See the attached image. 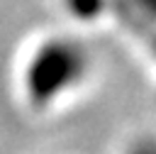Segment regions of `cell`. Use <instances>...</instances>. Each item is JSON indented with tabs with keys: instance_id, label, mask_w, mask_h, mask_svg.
<instances>
[{
	"instance_id": "obj_4",
	"label": "cell",
	"mask_w": 156,
	"mask_h": 154,
	"mask_svg": "<svg viewBox=\"0 0 156 154\" xmlns=\"http://www.w3.org/2000/svg\"><path fill=\"white\" fill-rule=\"evenodd\" d=\"M136 2H139L146 12H154V15H156V0H136Z\"/></svg>"
},
{
	"instance_id": "obj_1",
	"label": "cell",
	"mask_w": 156,
	"mask_h": 154,
	"mask_svg": "<svg viewBox=\"0 0 156 154\" xmlns=\"http://www.w3.org/2000/svg\"><path fill=\"white\" fill-rule=\"evenodd\" d=\"M88 71V54L78 42L51 39L37 49L27 64L24 86L34 105H46L71 86H76Z\"/></svg>"
},
{
	"instance_id": "obj_3",
	"label": "cell",
	"mask_w": 156,
	"mask_h": 154,
	"mask_svg": "<svg viewBox=\"0 0 156 154\" xmlns=\"http://www.w3.org/2000/svg\"><path fill=\"white\" fill-rule=\"evenodd\" d=\"M132 154H156V144H139Z\"/></svg>"
},
{
	"instance_id": "obj_2",
	"label": "cell",
	"mask_w": 156,
	"mask_h": 154,
	"mask_svg": "<svg viewBox=\"0 0 156 154\" xmlns=\"http://www.w3.org/2000/svg\"><path fill=\"white\" fill-rule=\"evenodd\" d=\"M68 12L80 20H93L105 10V0H66Z\"/></svg>"
}]
</instances>
